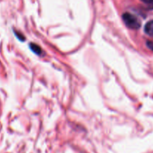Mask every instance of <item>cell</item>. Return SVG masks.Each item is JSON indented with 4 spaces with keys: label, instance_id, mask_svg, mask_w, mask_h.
I'll list each match as a JSON object with an SVG mask.
<instances>
[{
    "label": "cell",
    "instance_id": "1",
    "mask_svg": "<svg viewBox=\"0 0 153 153\" xmlns=\"http://www.w3.org/2000/svg\"><path fill=\"white\" fill-rule=\"evenodd\" d=\"M122 18L123 22L125 24L126 26L128 28H130V29L136 30L140 27L141 23L139 19L136 16H135L134 15L131 14L128 12H125V13H123Z\"/></svg>",
    "mask_w": 153,
    "mask_h": 153
},
{
    "label": "cell",
    "instance_id": "2",
    "mask_svg": "<svg viewBox=\"0 0 153 153\" xmlns=\"http://www.w3.org/2000/svg\"><path fill=\"white\" fill-rule=\"evenodd\" d=\"M144 32L148 36L153 37V20L148 21L144 26Z\"/></svg>",
    "mask_w": 153,
    "mask_h": 153
},
{
    "label": "cell",
    "instance_id": "3",
    "mask_svg": "<svg viewBox=\"0 0 153 153\" xmlns=\"http://www.w3.org/2000/svg\"><path fill=\"white\" fill-rule=\"evenodd\" d=\"M29 47L30 49H31V50L32 51L34 54H36V55H40L42 54V52H42L41 48H40L38 45L35 44V43H31L29 44Z\"/></svg>",
    "mask_w": 153,
    "mask_h": 153
},
{
    "label": "cell",
    "instance_id": "4",
    "mask_svg": "<svg viewBox=\"0 0 153 153\" xmlns=\"http://www.w3.org/2000/svg\"><path fill=\"white\" fill-rule=\"evenodd\" d=\"M146 46L149 49H151L152 51H153V42L150 41V40H148L146 42Z\"/></svg>",
    "mask_w": 153,
    "mask_h": 153
},
{
    "label": "cell",
    "instance_id": "5",
    "mask_svg": "<svg viewBox=\"0 0 153 153\" xmlns=\"http://www.w3.org/2000/svg\"><path fill=\"white\" fill-rule=\"evenodd\" d=\"M15 34H16V36L17 37V38L19 39V40H25V37H23V35H22V34H20V33H18V32H15Z\"/></svg>",
    "mask_w": 153,
    "mask_h": 153
},
{
    "label": "cell",
    "instance_id": "6",
    "mask_svg": "<svg viewBox=\"0 0 153 153\" xmlns=\"http://www.w3.org/2000/svg\"><path fill=\"white\" fill-rule=\"evenodd\" d=\"M141 1L146 4H152L153 3V0H141Z\"/></svg>",
    "mask_w": 153,
    "mask_h": 153
}]
</instances>
